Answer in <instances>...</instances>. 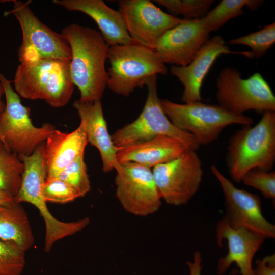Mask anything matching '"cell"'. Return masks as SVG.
Segmentation results:
<instances>
[{"label":"cell","mask_w":275,"mask_h":275,"mask_svg":"<svg viewBox=\"0 0 275 275\" xmlns=\"http://www.w3.org/2000/svg\"><path fill=\"white\" fill-rule=\"evenodd\" d=\"M210 169L217 178L225 197L223 217L233 229H245L263 238L275 237V226L263 216L259 197L237 188L214 165Z\"/></svg>","instance_id":"7c38bea8"},{"label":"cell","mask_w":275,"mask_h":275,"mask_svg":"<svg viewBox=\"0 0 275 275\" xmlns=\"http://www.w3.org/2000/svg\"><path fill=\"white\" fill-rule=\"evenodd\" d=\"M190 149L194 150L180 140L160 135L118 148L116 159L118 163L132 162L151 168L171 161Z\"/></svg>","instance_id":"ffe728a7"},{"label":"cell","mask_w":275,"mask_h":275,"mask_svg":"<svg viewBox=\"0 0 275 275\" xmlns=\"http://www.w3.org/2000/svg\"><path fill=\"white\" fill-rule=\"evenodd\" d=\"M202 262V259L200 252H195L194 254L193 261L187 262V265L190 271L189 275H201Z\"/></svg>","instance_id":"1f68e13d"},{"label":"cell","mask_w":275,"mask_h":275,"mask_svg":"<svg viewBox=\"0 0 275 275\" xmlns=\"http://www.w3.org/2000/svg\"><path fill=\"white\" fill-rule=\"evenodd\" d=\"M4 93H5V92H4V87L2 82L0 81V113L4 110L5 107V104L2 100V97L3 95H4ZM0 141L3 144V138L2 136L1 133H0Z\"/></svg>","instance_id":"836d02e7"},{"label":"cell","mask_w":275,"mask_h":275,"mask_svg":"<svg viewBox=\"0 0 275 275\" xmlns=\"http://www.w3.org/2000/svg\"><path fill=\"white\" fill-rule=\"evenodd\" d=\"M11 10L4 16L13 15L22 33V42L18 49L20 63L40 59L71 60L70 46L67 40L42 22L30 7L31 1H12Z\"/></svg>","instance_id":"ba28073f"},{"label":"cell","mask_w":275,"mask_h":275,"mask_svg":"<svg viewBox=\"0 0 275 275\" xmlns=\"http://www.w3.org/2000/svg\"><path fill=\"white\" fill-rule=\"evenodd\" d=\"M153 2L164 7L173 16L182 15L184 19L191 20L205 16L214 1L155 0Z\"/></svg>","instance_id":"d4e9b609"},{"label":"cell","mask_w":275,"mask_h":275,"mask_svg":"<svg viewBox=\"0 0 275 275\" xmlns=\"http://www.w3.org/2000/svg\"><path fill=\"white\" fill-rule=\"evenodd\" d=\"M241 182L259 190L266 199H275V172L253 169L246 172Z\"/></svg>","instance_id":"f546056e"},{"label":"cell","mask_w":275,"mask_h":275,"mask_svg":"<svg viewBox=\"0 0 275 275\" xmlns=\"http://www.w3.org/2000/svg\"><path fill=\"white\" fill-rule=\"evenodd\" d=\"M0 81L6 98L5 108L0 113V133L3 145L18 156L31 155L56 129L55 126L48 123L39 127L34 126L30 118V108L21 103L12 81L2 73Z\"/></svg>","instance_id":"8992f818"},{"label":"cell","mask_w":275,"mask_h":275,"mask_svg":"<svg viewBox=\"0 0 275 275\" xmlns=\"http://www.w3.org/2000/svg\"><path fill=\"white\" fill-rule=\"evenodd\" d=\"M52 2L69 11L80 12L90 17L109 46L127 45L133 41L119 11L110 8L102 0H53Z\"/></svg>","instance_id":"ac0fdd59"},{"label":"cell","mask_w":275,"mask_h":275,"mask_svg":"<svg viewBox=\"0 0 275 275\" xmlns=\"http://www.w3.org/2000/svg\"><path fill=\"white\" fill-rule=\"evenodd\" d=\"M216 84L218 105L230 112L243 114L250 110L262 114L275 111V96L260 73L244 79L237 69L226 67L221 71Z\"/></svg>","instance_id":"9c48e42d"},{"label":"cell","mask_w":275,"mask_h":275,"mask_svg":"<svg viewBox=\"0 0 275 275\" xmlns=\"http://www.w3.org/2000/svg\"><path fill=\"white\" fill-rule=\"evenodd\" d=\"M228 53H239L251 58L250 52L231 51L223 37L217 35L204 43L189 64L185 66H171V74L184 87L181 97L184 103L201 101V88L206 75L219 56Z\"/></svg>","instance_id":"2e32d148"},{"label":"cell","mask_w":275,"mask_h":275,"mask_svg":"<svg viewBox=\"0 0 275 275\" xmlns=\"http://www.w3.org/2000/svg\"><path fill=\"white\" fill-rule=\"evenodd\" d=\"M157 75L153 76L146 85L147 98L138 118L111 135L114 145L117 148H122L164 135L180 140L196 150L200 146L196 138L176 127L165 114L157 94Z\"/></svg>","instance_id":"52a82bcc"},{"label":"cell","mask_w":275,"mask_h":275,"mask_svg":"<svg viewBox=\"0 0 275 275\" xmlns=\"http://www.w3.org/2000/svg\"><path fill=\"white\" fill-rule=\"evenodd\" d=\"M25 252L0 239V275H21L25 265Z\"/></svg>","instance_id":"83f0119b"},{"label":"cell","mask_w":275,"mask_h":275,"mask_svg":"<svg viewBox=\"0 0 275 275\" xmlns=\"http://www.w3.org/2000/svg\"><path fill=\"white\" fill-rule=\"evenodd\" d=\"M70 64V60L52 59L21 62L14 75L15 91L25 99L44 100L56 108L64 106L74 91Z\"/></svg>","instance_id":"3957f363"},{"label":"cell","mask_w":275,"mask_h":275,"mask_svg":"<svg viewBox=\"0 0 275 275\" xmlns=\"http://www.w3.org/2000/svg\"><path fill=\"white\" fill-rule=\"evenodd\" d=\"M209 33L201 18L184 19L162 36L154 50L164 64L185 66L209 39Z\"/></svg>","instance_id":"9a60e30c"},{"label":"cell","mask_w":275,"mask_h":275,"mask_svg":"<svg viewBox=\"0 0 275 275\" xmlns=\"http://www.w3.org/2000/svg\"><path fill=\"white\" fill-rule=\"evenodd\" d=\"M42 195L46 202L59 204L69 203L80 198L75 189L59 178L45 180L42 188Z\"/></svg>","instance_id":"f1b7e54d"},{"label":"cell","mask_w":275,"mask_h":275,"mask_svg":"<svg viewBox=\"0 0 275 275\" xmlns=\"http://www.w3.org/2000/svg\"><path fill=\"white\" fill-rule=\"evenodd\" d=\"M0 239L24 252L34 244L28 215L19 203L0 205Z\"/></svg>","instance_id":"7402d4cb"},{"label":"cell","mask_w":275,"mask_h":275,"mask_svg":"<svg viewBox=\"0 0 275 275\" xmlns=\"http://www.w3.org/2000/svg\"><path fill=\"white\" fill-rule=\"evenodd\" d=\"M152 173L162 199L174 206L186 204L199 190L203 179L201 160L196 150L153 168Z\"/></svg>","instance_id":"30bf717a"},{"label":"cell","mask_w":275,"mask_h":275,"mask_svg":"<svg viewBox=\"0 0 275 275\" xmlns=\"http://www.w3.org/2000/svg\"><path fill=\"white\" fill-rule=\"evenodd\" d=\"M84 154L78 156L65 167L56 178H59L72 187L80 195L85 196L91 189Z\"/></svg>","instance_id":"4316f807"},{"label":"cell","mask_w":275,"mask_h":275,"mask_svg":"<svg viewBox=\"0 0 275 275\" xmlns=\"http://www.w3.org/2000/svg\"><path fill=\"white\" fill-rule=\"evenodd\" d=\"M275 42V23H272L255 32L230 40L231 45H244L250 47L252 58L264 56Z\"/></svg>","instance_id":"484cf974"},{"label":"cell","mask_w":275,"mask_h":275,"mask_svg":"<svg viewBox=\"0 0 275 275\" xmlns=\"http://www.w3.org/2000/svg\"><path fill=\"white\" fill-rule=\"evenodd\" d=\"M264 2L262 0H223L201 19L210 32L216 31L231 19L243 15V7L256 11Z\"/></svg>","instance_id":"603a6c76"},{"label":"cell","mask_w":275,"mask_h":275,"mask_svg":"<svg viewBox=\"0 0 275 275\" xmlns=\"http://www.w3.org/2000/svg\"><path fill=\"white\" fill-rule=\"evenodd\" d=\"M16 203L13 197L0 191V205H10Z\"/></svg>","instance_id":"d6a6232c"},{"label":"cell","mask_w":275,"mask_h":275,"mask_svg":"<svg viewBox=\"0 0 275 275\" xmlns=\"http://www.w3.org/2000/svg\"><path fill=\"white\" fill-rule=\"evenodd\" d=\"M115 170L116 196L126 212L145 217L159 210L162 199L151 168L129 162L118 163Z\"/></svg>","instance_id":"8fae6325"},{"label":"cell","mask_w":275,"mask_h":275,"mask_svg":"<svg viewBox=\"0 0 275 275\" xmlns=\"http://www.w3.org/2000/svg\"><path fill=\"white\" fill-rule=\"evenodd\" d=\"M226 161L231 179L241 182L253 169L272 170L275 163V111L262 114L255 125L243 126L230 138Z\"/></svg>","instance_id":"7a4b0ae2"},{"label":"cell","mask_w":275,"mask_h":275,"mask_svg":"<svg viewBox=\"0 0 275 275\" xmlns=\"http://www.w3.org/2000/svg\"><path fill=\"white\" fill-rule=\"evenodd\" d=\"M73 106L80 118L88 143L99 151L102 161V170L108 173L115 170L118 164V148L114 145L107 130L101 100L86 102L75 100Z\"/></svg>","instance_id":"d6986e66"},{"label":"cell","mask_w":275,"mask_h":275,"mask_svg":"<svg viewBox=\"0 0 275 275\" xmlns=\"http://www.w3.org/2000/svg\"><path fill=\"white\" fill-rule=\"evenodd\" d=\"M44 143L31 155L18 156L24 164V171L20 189L14 200L17 203L28 202L36 207L45 223V236L53 238L63 233L66 223L51 214L42 195V188L47 176Z\"/></svg>","instance_id":"5bb4252c"},{"label":"cell","mask_w":275,"mask_h":275,"mask_svg":"<svg viewBox=\"0 0 275 275\" xmlns=\"http://www.w3.org/2000/svg\"><path fill=\"white\" fill-rule=\"evenodd\" d=\"M162 108L171 123L181 131L193 135L200 146L217 139L222 130L232 124L252 125L253 119L230 112L218 104L200 102L179 104L160 99Z\"/></svg>","instance_id":"5b68a950"},{"label":"cell","mask_w":275,"mask_h":275,"mask_svg":"<svg viewBox=\"0 0 275 275\" xmlns=\"http://www.w3.org/2000/svg\"><path fill=\"white\" fill-rule=\"evenodd\" d=\"M254 275H275V255L264 257L255 261Z\"/></svg>","instance_id":"4dcf8cb0"},{"label":"cell","mask_w":275,"mask_h":275,"mask_svg":"<svg viewBox=\"0 0 275 275\" xmlns=\"http://www.w3.org/2000/svg\"><path fill=\"white\" fill-rule=\"evenodd\" d=\"M217 243L222 246L223 240L227 241V254L218 262L217 273L224 274L235 263L241 275H254L253 258L263 244L265 238L245 229H233L223 218L216 225Z\"/></svg>","instance_id":"e0dca14e"},{"label":"cell","mask_w":275,"mask_h":275,"mask_svg":"<svg viewBox=\"0 0 275 275\" xmlns=\"http://www.w3.org/2000/svg\"><path fill=\"white\" fill-rule=\"evenodd\" d=\"M23 171L24 164L18 155L0 141V191L14 198L20 189Z\"/></svg>","instance_id":"cb8c5ba5"},{"label":"cell","mask_w":275,"mask_h":275,"mask_svg":"<svg viewBox=\"0 0 275 275\" xmlns=\"http://www.w3.org/2000/svg\"><path fill=\"white\" fill-rule=\"evenodd\" d=\"M61 34L70 46L71 75L79 91V100L86 102L101 100L108 79L105 62L109 46L99 31L89 26L72 23Z\"/></svg>","instance_id":"6da1fadb"},{"label":"cell","mask_w":275,"mask_h":275,"mask_svg":"<svg viewBox=\"0 0 275 275\" xmlns=\"http://www.w3.org/2000/svg\"><path fill=\"white\" fill-rule=\"evenodd\" d=\"M81 124L71 132L56 129L45 141L44 156L47 166L46 180L56 178L61 171L80 155L88 144Z\"/></svg>","instance_id":"44dd1931"},{"label":"cell","mask_w":275,"mask_h":275,"mask_svg":"<svg viewBox=\"0 0 275 275\" xmlns=\"http://www.w3.org/2000/svg\"><path fill=\"white\" fill-rule=\"evenodd\" d=\"M118 4L132 41L154 50L166 32L184 20L163 12L149 0H121Z\"/></svg>","instance_id":"4fadbf2b"},{"label":"cell","mask_w":275,"mask_h":275,"mask_svg":"<svg viewBox=\"0 0 275 275\" xmlns=\"http://www.w3.org/2000/svg\"><path fill=\"white\" fill-rule=\"evenodd\" d=\"M107 87L116 94L129 96L149 79L166 75L168 69L154 49L134 41L127 45L109 46Z\"/></svg>","instance_id":"277c9868"}]
</instances>
